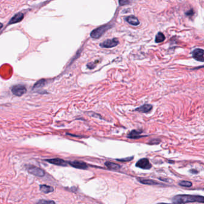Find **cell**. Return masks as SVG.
Here are the masks:
<instances>
[{
    "mask_svg": "<svg viewBox=\"0 0 204 204\" xmlns=\"http://www.w3.org/2000/svg\"><path fill=\"white\" fill-rule=\"evenodd\" d=\"M174 204H186L190 202L204 203V196L190 195H178L172 199Z\"/></svg>",
    "mask_w": 204,
    "mask_h": 204,
    "instance_id": "1",
    "label": "cell"
},
{
    "mask_svg": "<svg viewBox=\"0 0 204 204\" xmlns=\"http://www.w3.org/2000/svg\"><path fill=\"white\" fill-rule=\"evenodd\" d=\"M105 165L110 170H118L121 168V167L113 162H106L105 163Z\"/></svg>",
    "mask_w": 204,
    "mask_h": 204,
    "instance_id": "15",
    "label": "cell"
},
{
    "mask_svg": "<svg viewBox=\"0 0 204 204\" xmlns=\"http://www.w3.org/2000/svg\"><path fill=\"white\" fill-rule=\"evenodd\" d=\"M137 180L139 182L143 185H162L156 181H154L153 180H150V179H146L143 178H137Z\"/></svg>",
    "mask_w": 204,
    "mask_h": 204,
    "instance_id": "11",
    "label": "cell"
},
{
    "mask_svg": "<svg viewBox=\"0 0 204 204\" xmlns=\"http://www.w3.org/2000/svg\"><path fill=\"white\" fill-rule=\"evenodd\" d=\"M68 164L73 167H74L77 169L81 170H86L88 168V165L83 161L79 160H73L68 162Z\"/></svg>",
    "mask_w": 204,
    "mask_h": 204,
    "instance_id": "8",
    "label": "cell"
},
{
    "mask_svg": "<svg viewBox=\"0 0 204 204\" xmlns=\"http://www.w3.org/2000/svg\"><path fill=\"white\" fill-rule=\"evenodd\" d=\"M141 132H142V131H141L133 130L128 135V138H131V139H136V138H139L141 137H144V136L140 135Z\"/></svg>",
    "mask_w": 204,
    "mask_h": 204,
    "instance_id": "14",
    "label": "cell"
},
{
    "mask_svg": "<svg viewBox=\"0 0 204 204\" xmlns=\"http://www.w3.org/2000/svg\"><path fill=\"white\" fill-rule=\"evenodd\" d=\"M165 40V36L164 35V34H163L162 32H158L156 36V38H155V42L156 43H162L164 42V41Z\"/></svg>",
    "mask_w": 204,
    "mask_h": 204,
    "instance_id": "17",
    "label": "cell"
},
{
    "mask_svg": "<svg viewBox=\"0 0 204 204\" xmlns=\"http://www.w3.org/2000/svg\"><path fill=\"white\" fill-rule=\"evenodd\" d=\"M153 108V107L152 105H150V104H144L143 106H142L137 108H136L135 110V111H139V112H141V113H149L150 112Z\"/></svg>",
    "mask_w": 204,
    "mask_h": 204,
    "instance_id": "13",
    "label": "cell"
},
{
    "mask_svg": "<svg viewBox=\"0 0 204 204\" xmlns=\"http://www.w3.org/2000/svg\"><path fill=\"white\" fill-rule=\"evenodd\" d=\"M190 172L192 174H197L198 171H195V170H190Z\"/></svg>",
    "mask_w": 204,
    "mask_h": 204,
    "instance_id": "24",
    "label": "cell"
},
{
    "mask_svg": "<svg viewBox=\"0 0 204 204\" xmlns=\"http://www.w3.org/2000/svg\"><path fill=\"white\" fill-rule=\"evenodd\" d=\"M136 167L143 170H149L152 168V165L148 159L143 158L139 160L136 164Z\"/></svg>",
    "mask_w": 204,
    "mask_h": 204,
    "instance_id": "6",
    "label": "cell"
},
{
    "mask_svg": "<svg viewBox=\"0 0 204 204\" xmlns=\"http://www.w3.org/2000/svg\"><path fill=\"white\" fill-rule=\"evenodd\" d=\"M40 190L45 193H49L54 191V189L52 187L47 186V185H40Z\"/></svg>",
    "mask_w": 204,
    "mask_h": 204,
    "instance_id": "16",
    "label": "cell"
},
{
    "mask_svg": "<svg viewBox=\"0 0 204 204\" xmlns=\"http://www.w3.org/2000/svg\"><path fill=\"white\" fill-rule=\"evenodd\" d=\"M179 185L182 187H189L192 186V183L188 181H181L179 182Z\"/></svg>",
    "mask_w": 204,
    "mask_h": 204,
    "instance_id": "19",
    "label": "cell"
},
{
    "mask_svg": "<svg viewBox=\"0 0 204 204\" xmlns=\"http://www.w3.org/2000/svg\"><path fill=\"white\" fill-rule=\"evenodd\" d=\"M133 159V157H127L125 159H117L118 161H121V162H126V161H130Z\"/></svg>",
    "mask_w": 204,
    "mask_h": 204,
    "instance_id": "22",
    "label": "cell"
},
{
    "mask_svg": "<svg viewBox=\"0 0 204 204\" xmlns=\"http://www.w3.org/2000/svg\"><path fill=\"white\" fill-rule=\"evenodd\" d=\"M186 15L187 16L191 17V16H192L194 15V11L193 10V9L189 10V11H187L186 13Z\"/></svg>",
    "mask_w": 204,
    "mask_h": 204,
    "instance_id": "21",
    "label": "cell"
},
{
    "mask_svg": "<svg viewBox=\"0 0 204 204\" xmlns=\"http://www.w3.org/2000/svg\"><path fill=\"white\" fill-rule=\"evenodd\" d=\"M129 3H130V1H119V4L121 6L127 5V4H128Z\"/></svg>",
    "mask_w": 204,
    "mask_h": 204,
    "instance_id": "23",
    "label": "cell"
},
{
    "mask_svg": "<svg viewBox=\"0 0 204 204\" xmlns=\"http://www.w3.org/2000/svg\"><path fill=\"white\" fill-rule=\"evenodd\" d=\"M11 91L14 95L17 96H21L27 92V88L24 85H16L11 88Z\"/></svg>",
    "mask_w": 204,
    "mask_h": 204,
    "instance_id": "3",
    "label": "cell"
},
{
    "mask_svg": "<svg viewBox=\"0 0 204 204\" xmlns=\"http://www.w3.org/2000/svg\"><path fill=\"white\" fill-rule=\"evenodd\" d=\"M113 27V25L111 24H106L102 25L95 29H93L91 32V37L94 39H98L101 36H103L104 34L107 32L109 29Z\"/></svg>",
    "mask_w": 204,
    "mask_h": 204,
    "instance_id": "2",
    "label": "cell"
},
{
    "mask_svg": "<svg viewBox=\"0 0 204 204\" xmlns=\"http://www.w3.org/2000/svg\"><path fill=\"white\" fill-rule=\"evenodd\" d=\"M119 42L117 38H114L112 39H108L100 44V47L103 48H112L117 46Z\"/></svg>",
    "mask_w": 204,
    "mask_h": 204,
    "instance_id": "4",
    "label": "cell"
},
{
    "mask_svg": "<svg viewBox=\"0 0 204 204\" xmlns=\"http://www.w3.org/2000/svg\"><path fill=\"white\" fill-rule=\"evenodd\" d=\"M158 204H170V203H159Z\"/></svg>",
    "mask_w": 204,
    "mask_h": 204,
    "instance_id": "25",
    "label": "cell"
},
{
    "mask_svg": "<svg viewBox=\"0 0 204 204\" xmlns=\"http://www.w3.org/2000/svg\"><path fill=\"white\" fill-rule=\"evenodd\" d=\"M24 17V14L20 12L18 13H16V14H14V16H13V17H11V19H10V20L9 21V22L8 23V25H12L14 24H16L18 23L20 21H22V19Z\"/></svg>",
    "mask_w": 204,
    "mask_h": 204,
    "instance_id": "10",
    "label": "cell"
},
{
    "mask_svg": "<svg viewBox=\"0 0 204 204\" xmlns=\"http://www.w3.org/2000/svg\"><path fill=\"white\" fill-rule=\"evenodd\" d=\"M46 84V80H40L38 81L37 83L34 85L33 88L34 89H40L41 88L43 87Z\"/></svg>",
    "mask_w": 204,
    "mask_h": 204,
    "instance_id": "18",
    "label": "cell"
},
{
    "mask_svg": "<svg viewBox=\"0 0 204 204\" xmlns=\"http://www.w3.org/2000/svg\"><path fill=\"white\" fill-rule=\"evenodd\" d=\"M37 204H55V202L53 200H40Z\"/></svg>",
    "mask_w": 204,
    "mask_h": 204,
    "instance_id": "20",
    "label": "cell"
},
{
    "mask_svg": "<svg viewBox=\"0 0 204 204\" xmlns=\"http://www.w3.org/2000/svg\"><path fill=\"white\" fill-rule=\"evenodd\" d=\"M46 160L49 163H50V164H52L55 165H58V166H62V167H66L67 166V164H68V162L59 158L50 159H47Z\"/></svg>",
    "mask_w": 204,
    "mask_h": 204,
    "instance_id": "9",
    "label": "cell"
},
{
    "mask_svg": "<svg viewBox=\"0 0 204 204\" xmlns=\"http://www.w3.org/2000/svg\"><path fill=\"white\" fill-rule=\"evenodd\" d=\"M193 57L198 61L204 62V50L201 49H196L192 53Z\"/></svg>",
    "mask_w": 204,
    "mask_h": 204,
    "instance_id": "7",
    "label": "cell"
},
{
    "mask_svg": "<svg viewBox=\"0 0 204 204\" xmlns=\"http://www.w3.org/2000/svg\"><path fill=\"white\" fill-rule=\"evenodd\" d=\"M126 21L133 26H138L139 24V21L138 19L133 15L126 17Z\"/></svg>",
    "mask_w": 204,
    "mask_h": 204,
    "instance_id": "12",
    "label": "cell"
},
{
    "mask_svg": "<svg viewBox=\"0 0 204 204\" xmlns=\"http://www.w3.org/2000/svg\"><path fill=\"white\" fill-rule=\"evenodd\" d=\"M28 171L35 176L42 177H43L45 174V172L40 168H38L37 167L33 166V165H28L27 167Z\"/></svg>",
    "mask_w": 204,
    "mask_h": 204,
    "instance_id": "5",
    "label": "cell"
}]
</instances>
